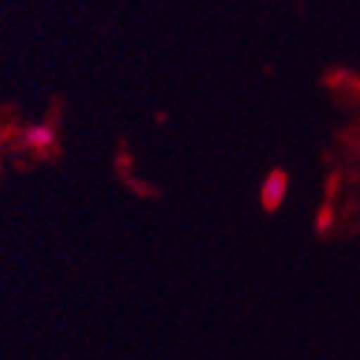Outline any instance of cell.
Segmentation results:
<instances>
[{"label":"cell","mask_w":360,"mask_h":360,"mask_svg":"<svg viewBox=\"0 0 360 360\" xmlns=\"http://www.w3.org/2000/svg\"><path fill=\"white\" fill-rule=\"evenodd\" d=\"M283 196H285V176H283L280 170L268 173L265 185H262V202H265L268 211H274V207H280Z\"/></svg>","instance_id":"1"},{"label":"cell","mask_w":360,"mask_h":360,"mask_svg":"<svg viewBox=\"0 0 360 360\" xmlns=\"http://www.w3.org/2000/svg\"><path fill=\"white\" fill-rule=\"evenodd\" d=\"M23 141L29 147H49L52 144V130L49 127H29L23 133Z\"/></svg>","instance_id":"2"}]
</instances>
